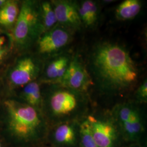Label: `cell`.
<instances>
[{
	"mask_svg": "<svg viewBox=\"0 0 147 147\" xmlns=\"http://www.w3.org/2000/svg\"><path fill=\"white\" fill-rule=\"evenodd\" d=\"M86 66L93 86L101 93L119 95L136 86L139 69L126 47L118 42H96L88 55Z\"/></svg>",
	"mask_w": 147,
	"mask_h": 147,
	"instance_id": "cell-1",
	"label": "cell"
},
{
	"mask_svg": "<svg viewBox=\"0 0 147 147\" xmlns=\"http://www.w3.org/2000/svg\"><path fill=\"white\" fill-rule=\"evenodd\" d=\"M49 123L41 111L11 96L0 102V134L13 147H28L41 142Z\"/></svg>",
	"mask_w": 147,
	"mask_h": 147,
	"instance_id": "cell-2",
	"label": "cell"
},
{
	"mask_svg": "<svg viewBox=\"0 0 147 147\" xmlns=\"http://www.w3.org/2000/svg\"><path fill=\"white\" fill-rule=\"evenodd\" d=\"M42 112L49 123L73 121L86 109L87 93L59 84H42Z\"/></svg>",
	"mask_w": 147,
	"mask_h": 147,
	"instance_id": "cell-3",
	"label": "cell"
},
{
	"mask_svg": "<svg viewBox=\"0 0 147 147\" xmlns=\"http://www.w3.org/2000/svg\"><path fill=\"white\" fill-rule=\"evenodd\" d=\"M43 64L32 51L17 53L0 75L4 96H9L17 89L38 80Z\"/></svg>",
	"mask_w": 147,
	"mask_h": 147,
	"instance_id": "cell-4",
	"label": "cell"
},
{
	"mask_svg": "<svg viewBox=\"0 0 147 147\" xmlns=\"http://www.w3.org/2000/svg\"><path fill=\"white\" fill-rule=\"evenodd\" d=\"M42 33L40 1L22 0L19 16L11 33L16 53L32 51Z\"/></svg>",
	"mask_w": 147,
	"mask_h": 147,
	"instance_id": "cell-5",
	"label": "cell"
},
{
	"mask_svg": "<svg viewBox=\"0 0 147 147\" xmlns=\"http://www.w3.org/2000/svg\"><path fill=\"white\" fill-rule=\"evenodd\" d=\"M74 32L58 24L42 33L32 51L44 61L63 52L71 42Z\"/></svg>",
	"mask_w": 147,
	"mask_h": 147,
	"instance_id": "cell-6",
	"label": "cell"
},
{
	"mask_svg": "<svg viewBox=\"0 0 147 147\" xmlns=\"http://www.w3.org/2000/svg\"><path fill=\"white\" fill-rule=\"evenodd\" d=\"M85 119L98 147H116L118 131L113 117L90 115Z\"/></svg>",
	"mask_w": 147,
	"mask_h": 147,
	"instance_id": "cell-7",
	"label": "cell"
},
{
	"mask_svg": "<svg viewBox=\"0 0 147 147\" xmlns=\"http://www.w3.org/2000/svg\"><path fill=\"white\" fill-rule=\"evenodd\" d=\"M69 88L87 93L93 86L86 64L79 55H74L63 78L57 83Z\"/></svg>",
	"mask_w": 147,
	"mask_h": 147,
	"instance_id": "cell-8",
	"label": "cell"
},
{
	"mask_svg": "<svg viewBox=\"0 0 147 147\" xmlns=\"http://www.w3.org/2000/svg\"><path fill=\"white\" fill-rule=\"evenodd\" d=\"M72 56L62 52L44 61L42 73L38 80L42 84H57L68 68Z\"/></svg>",
	"mask_w": 147,
	"mask_h": 147,
	"instance_id": "cell-9",
	"label": "cell"
},
{
	"mask_svg": "<svg viewBox=\"0 0 147 147\" xmlns=\"http://www.w3.org/2000/svg\"><path fill=\"white\" fill-rule=\"evenodd\" d=\"M50 1L58 25L74 32L79 31L83 27L79 16L77 2L69 0H52Z\"/></svg>",
	"mask_w": 147,
	"mask_h": 147,
	"instance_id": "cell-10",
	"label": "cell"
},
{
	"mask_svg": "<svg viewBox=\"0 0 147 147\" xmlns=\"http://www.w3.org/2000/svg\"><path fill=\"white\" fill-rule=\"evenodd\" d=\"M50 138L53 143L58 147H74L79 140V125L74 121L57 123L51 132Z\"/></svg>",
	"mask_w": 147,
	"mask_h": 147,
	"instance_id": "cell-11",
	"label": "cell"
},
{
	"mask_svg": "<svg viewBox=\"0 0 147 147\" xmlns=\"http://www.w3.org/2000/svg\"><path fill=\"white\" fill-rule=\"evenodd\" d=\"M42 84L37 80L17 89L9 96L42 111Z\"/></svg>",
	"mask_w": 147,
	"mask_h": 147,
	"instance_id": "cell-12",
	"label": "cell"
},
{
	"mask_svg": "<svg viewBox=\"0 0 147 147\" xmlns=\"http://www.w3.org/2000/svg\"><path fill=\"white\" fill-rule=\"evenodd\" d=\"M21 0H7L0 8V29L11 34L20 11Z\"/></svg>",
	"mask_w": 147,
	"mask_h": 147,
	"instance_id": "cell-13",
	"label": "cell"
},
{
	"mask_svg": "<svg viewBox=\"0 0 147 147\" xmlns=\"http://www.w3.org/2000/svg\"><path fill=\"white\" fill-rule=\"evenodd\" d=\"M117 125L119 126L125 138L129 141H136L143 130L142 116L136 106L126 121Z\"/></svg>",
	"mask_w": 147,
	"mask_h": 147,
	"instance_id": "cell-14",
	"label": "cell"
},
{
	"mask_svg": "<svg viewBox=\"0 0 147 147\" xmlns=\"http://www.w3.org/2000/svg\"><path fill=\"white\" fill-rule=\"evenodd\" d=\"M78 11L83 27L93 29L96 26L99 17L98 3L92 0L78 2Z\"/></svg>",
	"mask_w": 147,
	"mask_h": 147,
	"instance_id": "cell-15",
	"label": "cell"
},
{
	"mask_svg": "<svg viewBox=\"0 0 147 147\" xmlns=\"http://www.w3.org/2000/svg\"><path fill=\"white\" fill-rule=\"evenodd\" d=\"M16 54L11 34L0 29V75Z\"/></svg>",
	"mask_w": 147,
	"mask_h": 147,
	"instance_id": "cell-16",
	"label": "cell"
},
{
	"mask_svg": "<svg viewBox=\"0 0 147 147\" xmlns=\"http://www.w3.org/2000/svg\"><path fill=\"white\" fill-rule=\"evenodd\" d=\"M142 7V2L139 0H125L116 8V18L119 21L132 20L140 13Z\"/></svg>",
	"mask_w": 147,
	"mask_h": 147,
	"instance_id": "cell-17",
	"label": "cell"
},
{
	"mask_svg": "<svg viewBox=\"0 0 147 147\" xmlns=\"http://www.w3.org/2000/svg\"><path fill=\"white\" fill-rule=\"evenodd\" d=\"M40 9L44 33L58 25V22L50 1H40Z\"/></svg>",
	"mask_w": 147,
	"mask_h": 147,
	"instance_id": "cell-18",
	"label": "cell"
},
{
	"mask_svg": "<svg viewBox=\"0 0 147 147\" xmlns=\"http://www.w3.org/2000/svg\"><path fill=\"white\" fill-rule=\"evenodd\" d=\"M79 140L80 147H99L95 141L85 118L79 124Z\"/></svg>",
	"mask_w": 147,
	"mask_h": 147,
	"instance_id": "cell-19",
	"label": "cell"
},
{
	"mask_svg": "<svg viewBox=\"0 0 147 147\" xmlns=\"http://www.w3.org/2000/svg\"><path fill=\"white\" fill-rule=\"evenodd\" d=\"M136 98L140 102L146 103L147 101V81L146 79L140 84L136 91Z\"/></svg>",
	"mask_w": 147,
	"mask_h": 147,
	"instance_id": "cell-20",
	"label": "cell"
},
{
	"mask_svg": "<svg viewBox=\"0 0 147 147\" xmlns=\"http://www.w3.org/2000/svg\"><path fill=\"white\" fill-rule=\"evenodd\" d=\"M4 97V93H3V87H2V85L1 84V80H0V102L1 100L3 99V98Z\"/></svg>",
	"mask_w": 147,
	"mask_h": 147,
	"instance_id": "cell-21",
	"label": "cell"
},
{
	"mask_svg": "<svg viewBox=\"0 0 147 147\" xmlns=\"http://www.w3.org/2000/svg\"><path fill=\"white\" fill-rule=\"evenodd\" d=\"M7 0H0V8L5 4Z\"/></svg>",
	"mask_w": 147,
	"mask_h": 147,
	"instance_id": "cell-22",
	"label": "cell"
},
{
	"mask_svg": "<svg viewBox=\"0 0 147 147\" xmlns=\"http://www.w3.org/2000/svg\"><path fill=\"white\" fill-rule=\"evenodd\" d=\"M0 147H2V143L0 141Z\"/></svg>",
	"mask_w": 147,
	"mask_h": 147,
	"instance_id": "cell-23",
	"label": "cell"
}]
</instances>
